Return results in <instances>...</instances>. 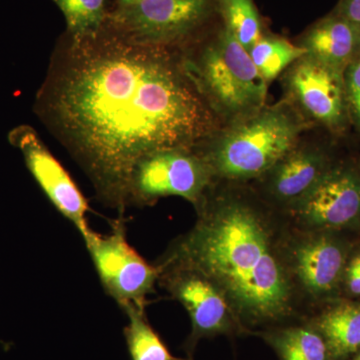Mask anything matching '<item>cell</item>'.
<instances>
[{"label":"cell","mask_w":360,"mask_h":360,"mask_svg":"<svg viewBox=\"0 0 360 360\" xmlns=\"http://www.w3.org/2000/svg\"><path fill=\"white\" fill-rule=\"evenodd\" d=\"M356 169L357 180H359V186L360 189V165L359 167L355 168Z\"/></svg>","instance_id":"24"},{"label":"cell","mask_w":360,"mask_h":360,"mask_svg":"<svg viewBox=\"0 0 360 360\" xmlns=\"http://www.w3.org/2000/svg\"><path fill=\"white\" fill-rule=\"evenodd\" d=\"M341 290L345 291L349 297H360V248L350 252Z\"/></svg>","instance_id":"22"},{"label":"cell","mask_w":360,"mask_h":360,"mask_svg":"<svg viewBox=\"0 0 360 360\" xmlns=\"http://www.w3.org/2000/svg\"><path fill=\"white\" fill-rule=\"evenodd\" d=\"M187 68L224 125L252 115L265 106L269 84L250 53L224 27Z\"/></svg>","instance_id":"4"},{"label":"cell","mask_w":360,"mask_h":360,"mask_svg":"<svg viewBox=\"0 0 360 360\" xmlns=\"http://www.w3.org/2000/svg\"><path fill=\"white\" fill-rule=\"evenodd\" d=\"M352 250L349 243L336 231L295 226L290 229L288 262L302 302H328L338 295Z\"/></svg>","instance_id":"8"},{"label":"cell","mask_w":360,"mask_h":360,"mask_svg":"<svg viewBox=\"0 0 360 360\" xmlns=\"http://www.w3.org/2000/svg\"><path fill=\"white\" fill-rule=\"evenodd\" d=\"M129 323L124 338L132 360H182L174 356L146 319V310H124Z\"/></svg>","instance_id":"18"},{"label":"cell","mask_w":360,"mask_h":360,"mask_svg":"<svg viewBox=\"0 0 360 360\" xmlns=\"http://www.w3.org/2000/svg\"><path fill=\"white\" fill-rule=\"evenodd\" d=\"M248 53L259 75L269 84L297 59L305 56L307 51L283 37L264 35Z\"/></svg>","instance_id":"17"},{"label":"cell","mask_w":360,"mask_h":360,"mask_svg":"<svg viewBox=\"0 0 360 360\" xmlns=\"http://www.w3.org/2000/svg\"><path fill=\"white\" fill-rule=\"evenodd\" d=\"M312 326L326 341L331 359H345L359 352V302L336 300L317 315Z\"/></svg>","instance_id":"15"},{"label":"cell","mask_w":360,"mask_h":360,"mask_svg":"<svg viewBox=\"0 0 360 360\" xmlns=\"http://www.w3.org/2000/svg\"><path fill=\"white\" fill-rule=\"evenodd\" d=\"M72 39L45 92L47 115L97 194L123 214L144 156L196 148L221 129L186 60L115 32Z\"/></svg>","instance_id":"1"},{"label":"cell","mask_w":360,"mask_h":360,"mask_svg":"<svg viewBox=\"0 0 360 360\" xmlns=\"http://www.w3.org/2000/svg\"><path fill=\"white\" fill-rule=\"evenodd\" d=\"M283 84L288 101L307 122L335 134L347 131L350 120L342 71L305 54L284 71Z\"/></svg>","instance_id":"9"},{"label":"cell","mask_w":360,"mask_h":360,"mask_svg":"<svg viewBox=\"0 0 360 360\" xmlns=\"http://www.w3.org/2000/svg\"><path fill=\"white\" fill-rule=\"evenodd\" d=\"M214 184L212 170L195 148L163 149L144 156L132 169L125 207L179 196L198 208Z\"/></svg>","instance_id":"5"},{"label":"cell","mask_w":360,"mask_h":360,"mask_svg":"<svg viewBox=\"0 0 360 360\" xmlns=\"http://www.w3.org/2000/svg\"><path fill=\"white\" fill-rule=\"evenodd\" d=\"M335 13L360 26V0H340Z\"/></svg>","instance_id":"23"},{"label":"cell","mask_w":360,"mask_h":360,"mask_svg":"<svg viewBox=\"0 0 360 360\" xmlns=\"http://www.w3.org/2000/svg\"><path fill=\"white\" fill-rule=\"evenodd\" d=\"M333 165L323 148L300 141L258 179L262 184V200L290 213L309 198Z\"/></svg>","instance_id":"13"},{"label":"cell","mask_w":360,"mask_h":360,"mask_svg":"<svg viewBox=\"0 0 360 360\" xmlns=\"http://www.w3.org/2000/svg\"><path fill=\"white\" fill-rule=\"evenodd\" d=\"M296 229L340 231L360 227L356 169L335 165L302 205L290 213Z\"/></svg>","instance_id":"11"},{"label":"cell","mask_w":360,"mask_h":360,"mask_svg":"<svg viewBox=\"0 0 360 360\" xmlns=\"http://www.w3.org/2000/svg\"><path fill=\"white\" fill-rule=\"evenodd\" d=\"M343 78L350 123L360 134V53L347 66Z\"/></svg>","instance_id":"21"},{"label":"cell","mask_w":360,"mask_h":360,"mask_svg":"<svg viewBox=\"0 0 360 360\" xmlns=\"http://www.w3.org/2000/svg\"><path fill=\"white\" fill-rule=\"evenodd\" d=\"M155 265L158 283L189 315V347L201 338L226 335L240 326L221 291L205 274L180 265Z\"/></svg>","instance_id":"10"},{"label":"cell","mask_w":360,"mask_h":360,"mask_svg":"<svg viewBox=\"0 0 360 360\" xmlns=\"http://www.w3.org/2000/svg\"><path fill=\"white\" fill-rule=\"evenodd\" d=\"M215 0H132L108 14L111 30L136 44L168 46L200 28Z\"/></svg>","instance_id":"7"},{"label":"cell","mask_w":360,"mask_h":360,"mask_svg":"<svg viewBox=\"0 0 360 360\" xmlns=\"http://www.w3.org/2000/svg\"><path fill=\"white\" fill-rule=\"evenodd\" d=\"M309 124L286 98L224 125L195 149L215 182L243 184L264 176L295 148Z\"/></svg>","instance_id":"3"},{"label":"cell","mask_w":360,"mask_h":360,"mask_svg":"<svg viewBox=\"0 0 360 360\" xmlns=\"http://www.w3.org/2000/svg\"><path fill=\"white\" fill-rule=\"evenodd\" d=\"M215 6L224 27L246 51L264 37L262 18L253 0H215Z\"/></svg>","instance_id":"19"},{"label":"cell","mask_w":360,"mask_h":360,"mask_svg":"<svg viewBox=\"0 0 360 360\" xmlns=\"http://www.w3.org/2000/svg\"><path fill=\"white\" fill-rule=\"evenodd\" d=\"M298 45L307 56L345 72L360 53V26L333 13L310 26Z\"/></svg>","instance_id":"14"},{"label":"cell","mask_w":360,"mask_h":360,"mask_svg":"<svg viewBox=\"0 0 360 360\" xmlns=\"http://www.w3.org/2000/svg\"><path fill=\"white\" fill-rule=\"evenodd\" d=\"M122 217L112 221L108 233L91 229L84 240L105 292L123 311L130 307L146 310L160 270L130 245Z\"/></svg>","instance_id":"6"},{"label":"cell","mask_w":360,"mask_h":360,"mask_svg":"<svg viewBox=\"0 0 360 360\" xmlns=\"http://www.w3.org/2000/svg\"><path fill=\"white\" fill-rule=\"evenodd\" d=\"M354 360H360V350L359 352H357L356 356H355V359Z\"/></svg>","instance_id":"26"},{"label":"cell","mask_w":360,"mask_h":360,"mask_svg":"<svg viewBox=\"0 0 360 360\" xmlns=\"http://www.w3.org/2000/svg\"><path fill=\"white\" fill-rule=\"evenodd\" d=\"M9 141L20 149L28 169L54 207L77 227L84 238L91 231L87 220L89 202L65 167L32 127H16L9 134Z\"/></svg>","instance_id":"12"},{"label":"cell","mask_w":360,"mask_h":360,"mask_svg":"<svg viewBox=\"0 0 360 360\" xmlns=\"http://www.w3.org/2000/svg\"><path fill=\"white\" fill-rule=\"evenodd\" d=\"M210 187L193 229L155 262L205 274L221 291L239 326L288 321L302 300L291 276L290 229L257 193L236 184Z\"/></svg>","instance_id":"2"},{"label":"cell","mask_w":360,"mask_h":360,"mask_svg":"<svg viewBox=\"0 0 360 360\" xmlns=\"http://www.w3.org/2000/svg\"><path fill=\"white\" fill-rule=\"evenodd\" d=\"M281 360H330L326 341L312 324L274 329L264 333Z\"/></svg>","instance_id":"16"},{"label":"cell","mask_w":360,"mask_h":360,"mask_svg":"<svg viewBox=\"0 0 360 360\" xmlns=\"http://www.w3.org/2000/svg\"><path fill=\"white\" fill-rule=\"evenodd\" d=\"M65 15L71 39L91 37L106 22V0H52Z\"/></svg>","instance_id":"20"},{"label":"cell","mask_w":360,"mask_h":360,"mask_svg":"<svg viewBox=\"0 0 360 360\" xmlns=\"http://www.w3.org/2000/svg\"><path fill=\"white\" fill-rule=\"evenodd\" d=\"M117 4H125V2L132 1V0H116Z\"/></svg>","instance_id":"25"}]
</instances>
